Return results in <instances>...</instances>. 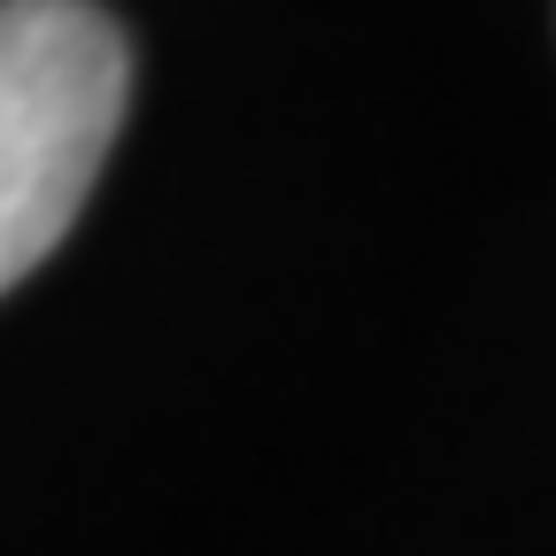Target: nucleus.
Segmentation results:
<instances>
[{
  "instance_id": "1",
  "label": "nucleus",
  "mask_w": 556,
  "mask_h": 556,
  "mask_svg": "<svg viewBox=\"0 0 556 556\" xmlns=\"http://www.w3.org/2000/svg\"><path fill=\"white\" fill-rule=\"evenodd\" d=\"M124 93L131 54L93 0H0V294L78 225Z\"/></svg>"
}]
</instances>
